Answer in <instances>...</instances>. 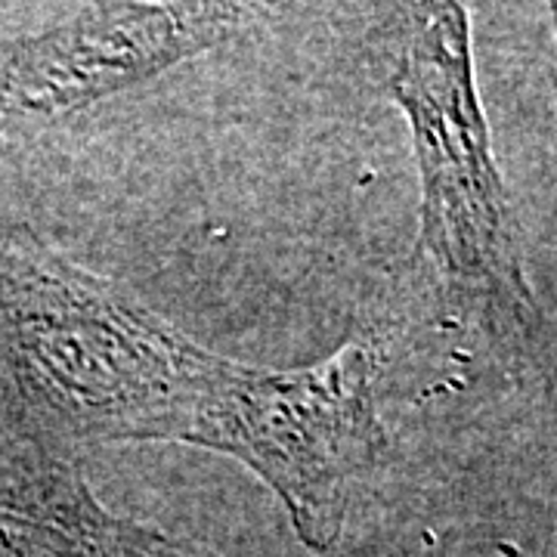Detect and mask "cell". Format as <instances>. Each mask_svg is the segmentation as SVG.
Instances as JSON below:
<instances>
[{"label":"cell","mask_w":557,"mask_h":557,"mask_svg":"<svg viewBox=\"0 0 557 557\" xmlns=\"http://www.w3.org/2000/svg\"><path fill=\"white\" fill-rule=\"evenodd\" d=\"M183 443L236 458L273 490L307 548L332 552L357 480L387 446L375 359L362 344L300 369L230 359Z\"/></svg>","instance_id":"cell-3"},{"label":"cell","mask_w":557,"mask_h":557,"mask_svg":"<svg viewBox=\"0 0 557 557\" xmlns=\"http://www.w3.org/2000/svg\"><path fill=\"white\" fill-rule=\"evenodd\" d=\"M242 3H84L0 47V146L205 57L260 20Z\"/></svg>","instance_id":"cell-4"},{"label":"cell","mask_w":557,"mask_h":557,"mask_svg":"<svg viewBox=\"0 0 557 557\" xmlns=\"http://www.w3.org/2000/svg\"><path fill=\"white\" fill-rule=\"evenodd\" d=\"M0 341L22 394L69 440L183 443L230 357L40 239L0 267Z\"/></svg>","instance_id":"cell-1"},{"label":"cell","mask_w":557,"mask_h":557,"mask_svg":"<svg viewBox=\"0 0 557 557\" xmlns=\"http://www.w3.org/2000/svg\"><path fill=\"white\" fill-rule=\"evenodd\" d=\"M397 13L384 84L409 124L421 183L418 245L458 307L498 335L533 338L542 317L478 94L471 13L461 3Z\"/></svg>","instance_id":"cell-2"}]
</instances>
